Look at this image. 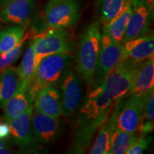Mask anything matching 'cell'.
Listing matches in <instances>:
<instances>
[{"mask_svg": "<svg viewBox=\"0 0 154 154\" xmlns=\"http://www.w3.org/2000/svg\"><path fill=\"white\" fill-rule=\"evenodd\" d=\"M101 32L98 22L88 25L81 37L76 54L78 74L88 86H92L101 45Z\"/></svg>", "mask_w": 154, "mask_h": 154, "instance_id": "cell-1", "label": "cell"}, {"mask_svg": "<svg viewBox=\"0 0 154 154\" xmlns=\"http://www.w3.org/2000/svg\"><path fill=\"white\" fill-rule=\"evenodd\" d=\"M73 63L70 54H57L45 57L37 63L30 84L31 93L34 96L40 88L61 85Z\"/></svg>", "mask_w": 154, "mask_h": 154, "instance_id": "cell-2", "label": "cell"}, {"mask_svg": "<svg viewBox=\"0 0 154 154\" xmlns=\"http://www.w3.org/2000/svg\"><path fill=\"white\" fill-rule=\"evenodd\" d=\"M140 63L128 59H122L103 82L94 89L103 94L114 103L127 97Z\"/></svg>", "mask_w": 154, "mask_h": 154, "instance_id": "cell-3", "label": "cell"}, {"mask_svg": "<svg viewBox=\"0 0 154 154\" xmlns=\"http://www.w3.org/2000/svg\"><path fill=\"white\" fill-rule=\"evenodd\" d=\"M35 67L43 58L57 54H70L74 47L72 38L65 29L50 28L32 38Z\"/></svg>", "mask_w": 154, "mask_h": 154, "instance_id": "cell-4", "label": "cell"}, {"mask_svg": "<svg viewBox=\"0 0 154 154\" xmlns=\"http://www.w3.org/2000/svg\"><path fill=\"white\" fill-rule=\"evenodd\" d=\"M79 17L80 6L76 0H48L45 19L49 28L73 27Z\"/></svg>", "mask_w": 154, "mask_h": 154, "instance_id": "cell-5", "label": "cell"}, {"mask_svg": "<svg viewBox=\"0 0 154 154\" xmlns=\"http://www.w3.org/2000/svg\"><path fill=\"white\" fill-rule=\"evenodd\" d=\"M122 57V44L117 43L101 32V45L96 62L92 86L95 88L103 82L120 62Z\"/></svg>", "mask_w": 154, "mask_h": 154, "instance_id": "cell-6", "label": "cell"}, {"mask_svg": "<svg viewBox=\"0 0 154 154\" xmlns=\"http://www.w3.org/2000/svg\"><path fill=\"white\" fill-rule=\"evenodd\" d=\"M148 94H131L126 97L127 100L123 99L116 120L117 128L131 134L137 133Z\"/></svg>", "mask_w": 154, "mask_h": 154, "instance_id": "cell-7", "label": "cell"}, {"mask_svg": "<svg viewBox=\"0 0 154 154\" xmlns=\"http://www.w3.org/2000/svg\"><path fill=\"white\" fill-rule=\"evenodd\" d=\"M111 110L112 109L95 119H86L81 116L77 122L74 138L68 153L75 154L86 153L100 125L109 118Z\"/></svg>", "mask_w": 154, "mask_h": 154, "instance_id": "cell-8", "label": "cell"}, {"mask_svg": "<svg viewBox=\"0 0 154 154\" xmlns=\"http://www.w3.org/2000/svg\"><path fill=\"white\" fill-rule=\"evenodd\" d=\"M61 115L64 118H70L79 106L82 99V83L79 75L69 71L61 84Z\"/></svg>", "mask_w": 154, "mask_h": 154, "instance_id": "cell-9", "label": "cell"}, {"mask_svg": "<svg viewBox=\"0 0 154 154\" xmlns=\"http://www.w3.org/2000/svg\"><path fill=\"white\" fill-rule=\"evenodd\" d=\"M31 128L35 140L43 144L54 142L60 133L59 119L49 116L34 107L31 116Z\"/></svg>", "mask_w": 154, "mask_h": 154, "instance_id": "cell-10", "label": "cell"}, {"mask_svg": "<svg viewBox=\"0 0 154 154\" xmlns=\"http://www.w3.org/2000/svg\"><path fill=\"white\" fill-rule=\"evenodd\" d=\"M32 110L33 105L30 106L21 114L6 120L9 126V136H11V142L22 149L32 147L35 140L31 128Z\"/></svg>", "mask_w": 154, "mask_h": 154, "instance_id": "cell-11", "label": "cell"}, {"mask_svg": "<svg viewBox=\"0 0 154 154\" xmlns=\"http://www.w3.org/2000/svg\"><path fill=\"white\" fill-rule=\"evenodd\" d=\"M35 0H11L0 11V21L5 24L26 26L35 10Z\"/></svg>", "mask_w": 154, "mask_h": 154, "instance_id": "cell-12", "label": "cell"}, {"mask_svg": "<svg viewBox=\"0 0 154 154\" xmlns=\"http://www.w3.org/2000/svg\"><path fill=\"white\" fill-rule=\"evenodd\" d=\"M154 37L153 32L122 44V59H128L135 62L141 63L153 57Z\"/></svg>", "mask_w": 154, "mask_h": 154, "instance_id": "cell-13", "label": "cell"}, {"mask_svg": "<svg viewBox=\"0 0 154 154\" xmlns=\"http://www.w3.org/2000/svg\"><path fill=\"white\" fill-rule=\"evenodd\" d=\"M34 108L49 116L59 119L62 112L61 94L55 86L38 89L34 99Z\"/></svg>", "mask_w": 154, "mask_h": 154, "instance_id": "cell-14", "label": "cell"}, {"mask_svg": "<svg viewBox=\"0 0 154 154\" xmlns=\"http://www.w3.org/2000/svg\"><path fill=\"white\" fill-rule=\"evenodd\" d=\"M151 5L150 4L133 9L122 44L147 33L151 19Z\"/></svg>", "mask_w": 154, "mask_h": 154, "instance_id": "cell-15", "label": "cell"}, {"mask_svg": "<svg viewBox=\"0 0 154 154\" xmlns=\"http://www.w3.org/2000/svg\"><path fill=\"white\" fill-rule=\"evenodd\" d=\"M29 87L28 84L19 83L18 89L2 107L5 121L21 114L32 105L34 96Z\"/></svg>", "mask_w": 154, "mask_h": 154, "instance_id": "cell-16", "label": "cell"}, {"mask_svg": "<svg viewBox=\"0 0 154 154\" xmlns=\"http://www.w3.org/2000/svg\"><path fill=\"white\" fill-rule=\"evenodd\" d=\"M153 85L154 60L153 57L140 63L127 96L131 94L147 95L153 89Z\"/></svg>", "mask_w": 154, "mask_h": 154, "instance_id": "cell-17", "label": "cell"}, {"mask_svg": "<svg viewBox=\"0 0 154 154\" xmlns=\"http://www.w3.org/2000/svg\"><path fill=\"white\" fill-rule=\"evenodd\" d=\"M114 102L103 94L93 89L81 108V116L86 119H95L112 109Z\"/></svg>", "mask_w": 154, "mask_h": 154, "instance_id": "cell-18", "label": "cell"}, {"mask_svg": "<svg viewBox=\"0 0 154 154\" xmlns=\"http://www.w3.org/2000/svg\"><path fill=\"white\" fill-rule=\"evenodd\" d=\"M132 11L131 2H128L122 11L115 18L103 24L102 32L106 34L114 42L122 44Z\"/></svg>", "mask_w": 154, "mask_h": 154, "instance_id": "cell-19", "label": "cell"}, {"mask_svg": "<svg viewBox=\"0 0 154 154\" xmlns=\"http://www.w3.org/2000/svg\"><path fill=\"white\" fill-rule=\"evenodd\" d=\"M20 79L17 67L9 66L0 75V106L2 108L18 89Z\"/></svg>", "mask_w": 154, "mask_h": 154, "instance_id": "cell-20", "label": "cell"}, {"mask_svg": "<svg viewBox=\"0 0 154 154\" xmlns=\"http://www.w3.org/2000/svg\"><path fill=\"white\" fill-rule=\"evenodd\" d=\"M111 146L109 153L124 154L138 135L119 129L116 124H111Z\"/></svg>", "mask_w": 154, "mask_h": 154, "instance_id": "cell-21", "label": "cell"}, {"mask_svg": "<svg viewBox=\"0 0 154 154\" xmlns=\"http://www.w3.org/2000/svg\"><path fill=\"white\" fill-rule=\"evenodd\" d=\"M110 116L100 125L95 139L91 146L88 153L91 154H108L111 146V125Z\"/></svg>", "mask_w": 154, "mask_h": 154, "instance_id": "cell-22", "label": "cell"}, {"mask_svg": "<svg viewBox=\"0 0 154 154\" xmlns=\"http://www.w3.org/2000/svg\"><path fill=\"white\" fill-rule=\"evenodd\" d=\"M36 32L33 29L24 34L21 40L14 46L12 49L9 50L7 52L0 54V74L8 67L12 66L22 55L24 51V48L26 42L29 39L31 40L36 35Z\"/></svg>", "mask_w": 154, "mask_h": 154, "instance_id": "cell-23", "label": "cell"}, {"mask_svg": "<svg viewBox=\"0 0 154 154\" xmlns=\"http://www.w3.org/2000/svg\"><path fill=\"white\" fill-rule=\"evenodd\" d=\"M17 70L20 82L30 86L35 73V57L32 39L23 55L22 61Z\"/></svg>", "mask_w": 154, "mask_h": 154, "instance_id": "cell-24", "label": "cell"}, {"mask_svg": "<svg viewBox=\"0 0 154 154\" xmlns=\"http://www.w3.org/2000/svg\"><path fill=\"white\" fill-rule=\"evenodd\" d=\"M154 128V94L152 89L146 98L143 113L137 132L139 136H146L153 132Z\"/></svg>", "mask_w": 154, "mask_h": 154, "instance_id": "cell-25", "label": "cell"}, {"mask_svg": "<svg viewBox=\"0 0 154 154\" xmlns=\"http://www.w3.org/2000/svg\"><path fill=\"white\" fill-rule=\"evenodd\" d=\"M26 26H9L0 32V54L12 49L24 35Z\"/></svg>", "mask_w": 154, "mask_h": 154, "instance_id": "cell-26", "label": "cell"}, {"mask_svg": "<svg viewBox=\"0 0 154 154\" xmlns=\"http://www.w3.org/2000/svg\"><path fill=\"white\" fill-rule=\"evenodd\" d=\"M126 2V0H98V10L102 24L115 18L122 11Z\"/></svg>", "mask_w": 154, "mask_h": 154, "instance_id": "cell-27", "label": "cell"}, {"mask_svg": "<svg viewBox=\"0 0 154 154\" xmlns=\"http://www.w3.org/2000/svg\"><path fill=\"white\" fill-rule=\"evenodd\" d=\"M149 147V140L146 136H138L127 150V154H140Z\"/></svg>", "mask_w": 154, "mask_h": 154, "instance_id": "cell-28", "label": "cell"}, {"mask_svg": "<svg viewBox=\"0 0 154 154\" xmlns=\"http://www.w3.org/2000/svg\"><path fill=\"white\" fill-rule=\"evenodd\" d=\"M9 138V126L7 121H0V139Z\"/></svg>", "mask_w": 154, "mask_h": 154, "instance_id": "cell-29", "label": "cell"}, {"mask_svg": "<svg viewBox=\"0 0 154 154\" xmlns=\"http://www.w3.org/2000/svg\"><path fill=\"white\" fill-rule=\"evenodd\" d=\"M7 139H0V154L10 153V149L7 143Z\"/></svg>", "mask_w": 154, "mask_h": 154, "instance_id": "cell-30", "label": "cell"}, {"mask_svg": "<svg viewBox=\"0 0 154 154\" xmlns=\"http://www.w3.org/2000/svg\"><path fill=\"white\" fill-rule=\"evenodd\" d=\"M132 9L136 8L140 6L146 5L148 3H153V0H130Z\"/></svg>", "mask_w": 154, "mask_h": 154, "instance_id": "cell-31", "label": "cell"}, {"mask_svg": "<svg viewBox=\"0 0 154 154\" xmlns=\"http://www.w3.org/2000/svg\"><path fill=\"white\" fill-rule=\"evenodd\" d=\"M11 0H0V7H3L6 4H7L9 2H10Z\"/></svg>", "mask_w": 154, "mask_h": 154, "instance_id": "cell-32", "label": "cell"}, {"mask_svg": "<svg viewBox=\"0 0 154 154\" xmlns=\"http://www.w3.org/2000/svg\"><path fill=\"white\" fill-rule=\"evenodd\" d=\"M126 1H127V2H130V0H126Z\"/></svg>", "mask_w": 154, "mask_h": 154, "instance_id": "cell-33", "label": "cell"}]
</instances>
